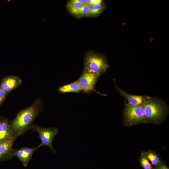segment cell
Here are the masks:
<instances>
[{"label": "cell", "mask_w": 169, "mask_h": 169, "mask_svg": "<svg viewBox=\"0 0 169 169\" xmlns=\"http://www.w3.org/2000/svg\"><path fill=\"white\" fill-rule=\"evenodd\" d=\"M43 108V100L38 97L31 105L18 112L15 118L10 121V128L14 135L18 137L31 129L35 119Z\"/></svg>", "instance_id": "6da1fadb"}, {"label": "cell", "mask_w": 169, "mask_h": 169, "mask_svg": "<svg viewBox=\"0 0 169 169\" xmlns=\"http://www.w3.org/2000/svg\"><path fill=\"white\" fill-rule=\"evenodd\" d=\"M167 110L164 103L155 98L151 97L145 103V115L148 123L159 124L165 117Z\"/></svg>", "instance_id": "7a4b0ae2"}, {"label": "cell", "mask_w": 169, "mask_h": 169, "mask_svg": "<svg viewBox=\"0 0 169 169\" xmlns=\"http://www.w3.org/2000/svg\"><path fill=\"white\" fill-rule=\"evenodd\" d=\"M123 110V123L126 126H132L141 123H148L144 112L145 103L131 105L124 101Z\"/></svg>", "instance_id": "3957f363"}, {"label": "cell", "mask_w": 169, "mask_h": 169, "mask_svg": "<svg viewBox=\"0 0 169 169\" xmlns=\"http://www.w3.org/2000/svg\"><path fill=\"white\" fill-rule=\"evenodd\" d=\"M84 65V69L100 75L105 72L109 67L107 61L104 56L92 52L86 55Z\"/></svg>", "instance_id": "277c9868"}, {"label": "cell", "mask_w": 169, "mask_h": 169, "mask_svg": "<svg viewBox=\"0 0 169 169\" xmlns=\"http://www.w3.org/2000/svg\"><path fill=\"white\" fill-rule=\"evenodd\" d=\"M32 132H37L41 141V143L38 146L39 148L46 146H48L54 154L56 151L52 145L53 141L58 133V129L54 127H43L37 124H34L32 129Z\"/></svg>", "instance_id": "5b68a950"}, {"label": "cell", "mask_w": 169, "mask_h": 169, "mask_svg": "<svg viewBox=\"0 0 169 169\" xmlns=\"http://www.w3.org/2000/svg\"><path fill=\"white\" fill-rule=\"evenodd\" d=\"M100 75L84 69L82 74L79 79L82 91L84 93L89 94L93 90L95 85Z\"/></svg>", "instance_id": "8992f818"}, {"label": "cell", "mask_w": 169, "mask_h": 169, "mask_svg": "<svg viewBox=\"0 0 169 169\" xmlns=\"http://www.w3.org/2000/svg\"><path fill=\"white\" fill-rule=\"evenodd\" d=\"M38 148V146L33 148L23 147L18 149L13 148L12 156L13 157H17L23 166L26 167L32 159L33 153Z\"/></svg>", "instance_id": "52a82bcc"}, {"label": "cell", "mask_w": 169, "mask_h": 169, "mask_svg": "<svg viewBox=\"0 0 169 169\" xmlns=\"http://www.w3.org/2000/svg\"><path fill=\"white\" fill-rule=\"evenodd\" d=\"M18 137H13L0 142V162L8 161L13 157L12 151L14 143Z\"/></svg>", "instance_id": "ba28073f"}, {"label": "cell", "mask_w": 169, "mask_h": 169, "mask_svg": "<svg viewBox=\"0 0 169 169\" xmlns=\"http://www.w3.org/2000/svg\"><path fill=\"white\" fill-rule=\"evenodd\" d=\"M21 79L17 75L5 76L1 79L0 88L5 91L10 93L18 87L22 83Z\"/></svg>", "instance_id": "9c48e42d"}, {"label": "cell", "mask_w": 169, "mask_h": 169, "mask_svg": "<svg viewBox=\"0 0 169 169\" xmlns=\"http://www.w3.org/2000/svg\"><path fill=\"white\" fill-rule=\"evenodd\" d=\"M15 136L11 129L10 121L8 118L3 117H0V142L9 139Z\"/></svg>", "instance_id": "30bf717a"}, {"label": "cell", "mask_w": 169, "mask_h": 169, "mask_svg": "<svg viewBox=\"0 0 169 169\" xmlns=\"http://www.w3.org/2000/svg\"><path fill=\"white\" fill-rule=\"evenodd\" d=\"M116 88L123 97L127 99L128 104L131 105H137L145 103L150 98V97L146 96L136 95L128 94L119 88L115 84Z\"/></svg>", "instance_id": "8fae6325"}, {"label": "cell", "mask_w": 169, "mask_h": 169, "mask_svg": "<svg viewBox=\"0 0 169 169\" xmlns=\"http://www.w3.org/2000/svg\"><path fill=\"white\" fill-rule=\"evenodd\" d=\"M82 90L79 79L70 84L60 86L58 89V91L61 93L71 92L78 93Z\"/></svg>", "instance_id": "7c38bea8"}, {"label": "cell", "mask_w": 169, "mask_h": 169, "mask_svg": "<svg viewBox=\"0 0 169 169\" xmlns=\"http://www.w3.org/2000/svg\"><path fill=\"white\" fill-rule=\"evenodd\" d=\"M146 158L149 160L152 166L156 167L162 162V161L158 156L153 151L149 150L147 152H144Z\"/></svg>", "instance_id": "4fadbf2b"}, {"label": "cell", "mask_w": 169, "mask_h": 169, "mask_svg": "<svg viewBox=\"0 0 169 169\" xmlns=\"http://www.w3.org/2000/svg\"><path fill=\"white\" fill-rule=\"evenodd\" d=\"M105 8V6L103 3L93 5L90 7V10L89 13L85 16L87 17H94L100 14Z\"/></svg>", "instance_id": "5bb4252c"}, {"label": "cell", "mask_w": 169, "mask_h": 169, "mask_svg": "<svg viewBox=\"0 0 169 169\" xmlns=\"http://www.w3.org/2000/svg\"><path fill=\"white\" fill-rule=\"evenodd\" d=\"M140 164L144 169H152V165L145 156L144 152L141 153L139 159Z\"/></svg>", "instance_id": "9a60e30c"}, {"label": "cell", "mask_w": 169, "mask_h": 169, "mask_svg": "<svg viewBox=\"0 0 169 169\" xmlns=\"http://www.w3.org/2000/svg\"><path fill=\"white\" fill-rule=\"evenodd\" d=\"M83 4L68 2L67 7L69 11L74 15L77 13Z\"/></svg>", "instance_id": "2e32d148"}, {"label": "cell", "mask_w": 169, "mask_h": 169, "mask_svg": "<svg viewBox=\"0 0 169 169\" xmlns=\"http://www.w3.org/2000/svg\"><path fill=\"white\" fill-rule=\"evenodd\" d=\"M90 10V7L85 4H83L75 15L78 18H81L83 16L85 17L89 13Z\"/></svg>", "instance_id": "e0dca14e"}, {"label": "cell", "mask_w": 169, "mask_h": 169, "mask_svg": "<svg viewBox=\"0 0 169 169\" xmlns=\"http://www.w3.org/2000/svg\"><path fill=\"white\" fill-rule=\"evenodd\" d=\"M9 93L7 92L0 88V106L3 102L8 94Z\"/></svg>", "instance_id": "ac0fdd59"}, {"label": "cell", "mask_w": 169, "mask_h": 169, "mask_svg": "<svg viewBox=\"0 0 169 169\" xmlns=\"http://www.w3.org/2000/svg\"><path fill=\"white\" fill-rule=\"evenodd\" d=\"M153 169H169L167 166L163 163L162 162L159 165L155 167Z\"/></svg>", "instance_id": "d6986e66"}, {"label": "cell", "mask_w": 169, "mask_h": 169, "mask_svg": "<svg viewBox=\"0 0 169 169\" xmlns=\"http://www.w3.org/2000/svg\"><path fill=\"white\" fill-rule=\"evenodd\" d=\"M85 1L86 0H71L69 1V2L71 3L84 4Z\"/></svg>", "instance_id": "ffe728a7"}, {"label": "cell", "mask_w": 169, "mask_h": 169, "mask_svg": "<svg viewBox=\"0 0 169 169\" xmlns=\"http://www.w3.org/2000/svg\"><path fill=\"white\" fill-rule=\"evenodd\" d=\"M93 5H96L102 3V0H92Z\"/></svg>", "instance_id": "44dd1931"}, {"label": "cell", "mask_w": 169, "mask_h": 169, "mask_svg": "<svg viewBox=\"0 0 169 169\" xmlns=\"http://www.w3.org/2000/svg\"><path fill=\"white\" fill-rule=\"evenodd\" d=\"M84 4L90 7L93 5L92 0H86Z\"/></svg>", "instance_id": "7402d4cb"}]
</instances>
